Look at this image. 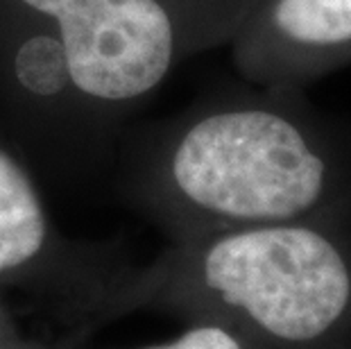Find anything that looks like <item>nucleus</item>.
Wrapping results in <instances>:
<instances>
[{
    "label": "nucleus",
    "instance_id": "0eeeda50",
    "mask_svg": "<svg viewBox=\"0 0 351 349\" xmlns=\"http://www.w3.org/2000/svg\"><path fill=\"white\" fill-rule=\"evenodd\" d=\"M141 349H256L241 333L211 320H193L186 331L168 343L147 345Z\"/></svg>",
    "mask_w": 351,
    "mask_h": 349
},
{
    "label": "nucleus",
    "instance_id": "6e6552de",
    "mask_svg": "<svg viewBox=\"0 0 351 349\" xmlns=\"http://www.w3.org/2000/svg\"><path fill=\"white\" fill-rule=\"evenodd\" d=\"M0 349H5V329H3V324H0Z\"/></svg>",
    "mask_w": 351,
    "mask_h": 349
},
{
    "label": "nucleus",
    "instance_id": "f03ea898",
    "mask_svg": "<svg viewBox=\"0 0 351 349\" xmlns=\"http://www.w3.org/2000/svg\"><path fill=\"white\" fill-rule=\"evenodd\" d=\"M130 293L225 324L256 349H342L351 227L276 222L175 241Z\"/></svg>",
    "mask_w": 351,
    "mask_h": 349
},
{
    "label": "nucleus",
    "instance_id": "423d86ee",
    "mask_svg": "<svg viewBox=\"0 0 351 349\" xmlns=\"http://www.w3.org/2000/svg\"><path fill=\"white\" fill-rule=\"evenodd\" d=\"M107 254L57 229L25 154L0 123V286H102Z\"/></svg>",
    "mask_w": 351,
    "mask_h": 349
},
{
    "label": "nucleus",
    "instance_id": "7ed1b4c3",
    "mask_svg": "<svg viewBox=\"0 0 351 349\" xmlns=\"http://www.w3.org/2000/svg\"><path fill=\"white\" fill-rule=\"evenodd\" d=\"M254 0H0L48 23L98 121L121 139L125 121L186 62L227 48Z\"/></svg>",
    "mask_w": 351,
    "mask_h": 349
},
{
    "label": "nucleus",
    "instance_id": "39448f33",
    "mask_svg": "<svg viewBox=\"0 0 351 349\" xmlns=\"http://www.w3.org/2000/svg\"><path fill=\"white\" fill-rule=\"evenodd\" d=\"M227 50L243 82L306 91L351 66V0H254Z\"/></svg>",
    "mask_w": 351,
    "mask_h": 349
},
{
    "label": "nucleus",
    "instance_id": "f257e3e1",
    "mask_svg": "<svg viewBox=\"0 0 351 349\" xmlns=\"http://www.w3.org/2000/svg\"><path fill=\"white\" fill-rule=\"evenodd\" d=\"M116 145L123 195L170 243L276 222L351 227V125L302 88H215Z\"/></svg>",
    "mask_w": 351,
    "mask_h": 349
},
{
    "label": "nucleus",
    "instance_id": "20e7f679",
    "mask_svg": "<svg viewBox=\"0 0 351 349\" xmlns=\"http://www.w3.org/2000/svg\"><path fill=\"white\" fill-rule=\"evenodd\" d=\"M0 123L39 161H86L118 143L82 98L48 23L0 10Z\"/></svg>",
    "mask_w": 351,
    "mask_h": 349
}]
</instances>
